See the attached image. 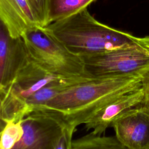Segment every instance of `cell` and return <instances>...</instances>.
Returning a JSON list of instances; mask_svg holds the SVG:
<instances>
[{
	"label": "cell",
	"instance_id": "obj_1",
	"mask_svg": "<svg viewBox=\"0 0 149 149\" xmlns=\"http://www.w3.org/2000/svg\"><path fill=\"white\" fill-rule=\"evenodd\" d=\"M141 86V75L94 78L77 84L33 109L62 127L76 130L97 111L119 96Z\"/></svg>",
	"mask_w": 149,
	"mask_h": 149
},
{
	"label": "cell",
	"instance_id": "obj_2",
	"mask_svg": "<svg viewBox=\"0 0 149 149\" xmlns=\"http://www.w3.org/2000/svg\"><path fill=\"white\" fill-rule=\"evenodd\" d=\"M43 27L80 56L106 52L139 38L99 22L87 8Z\"/></svg>",
	"mask_w": 149,
	"mask_h": 149
},
{
	"label": "cell",
	"instance_id": "obj_3",
	"mask_svg": "<svg viewBox=\"0 0 149 149\" xmlns=\"http://www.w3.org/2000/svg\"><path fill=\"white\" fill-rule=\"evenodd\" d=\"M20 38L29 58L44 70L66 78L92 76L87 72L82 58L71 52L45 28L31 27Z\"/></svg>",
	"mask_w": 149,
	"mask_h": 149
},
{
	"label": "cell",
	"instance_id": "obj_4",
	"mask_svg": "<svg viewBox=\"0 0 149 149\" xmlns=\"http://www.w3.org/2000/svg\"><path fill=\"white\" fill-rule=\"evenodd\" d=\"M80 57L87 72L96 78L141 75L149 69V36L106 52Z\"/></svg>",
	"mask_w": 149,
	"mask_h": 149
},
{
	"label": "cell",
	"instance_id": "obj_5",
	"mask_svg": "<svg viewBox=\"0 0 149 149\" xmlns=\"http://www.w3.org/2000/svg\"><path fill=\"white\" fill-rule=\"evenodd\" d=\"M144 95L141 86L112 100L97 111L84 124L87 131L102 135L114 123L130 111L143 107Z\"/></svg>",
	"mask_w": 149,
	"mask_h": 149
},
{
	"label": "cell",
	"instance_id": "obj_6",
	"mask_svg": "<svg viewBox=\"0 0 149 149\" xmlns=\"http://www.w3.org/2000/svg\"><path fill=\"white\" fill-rule=\"evenodd\" d=\"M24 133L12 149H52L62 127L44 116L30 113L22 120Z\"/></svg>",
	"mask_w": 149,
	"mask_h": 149
},
{
	"label": "cell",
	"instance_id": "obj_7",
	"mask_svg": "<svg viewBox=\"0 0 149 149\" xmlns=\"http://www.w3.org/2000/svg\"><path fill=\"white\" fill-rule=\"evenodd\" d=\"M117 139L128 149H149V110L142 107L113 125Z\"/></svg>",
	"mask_w": 149,
	"mask_h": 149
},
{
	"label": "cell",
	"instance_id": "obj_8",
	"mask_svg": "<svg viewBox=\"0 0 149 149\" xmlns=\"http://www.w3.org/2000/svg\"><path fill=\"white\" fill-rule=\"evenodd\" d=\"M27 56L22 38H12L0 21V88L11 83Z\"/></svg>",
	"mask_w": 149,
	"mask_h": 149
},
{
	"label": "cell",
	"instance_id": "obj_9",
	"mask_svg": "<svg viewBox=\"0 0 149 149\" xmlns=\"http://www.w3.org/2000/svg\"><path fill=\"white\" fill-rule=\"evenodd\" d=\"M0 21L13 38H20L33 27L20 10L16 0H0Z\"/></svg>",
	"mask_w": 149,
	"mask_h": 149
},
{
	"label": "cell",
	"instance_id": "obj_10",
	"mask_svg": "<svg viewBox=\"0 0 149 149\" xmlns=\"http://www.w3.org/2000/svg\"><path fill=\"white\" fill-rule=\"evenodd\" d=\"M95 1L48 0L47 25L64 19L87 8L90 3Z\"/></svg>",
	"mask_w": 149,
	"mask_h": 149
},
{
	"label": "cell",
	"instance_id": "obj_11",
	"mask_svg": "<svg viewBox=\"0 0 149 149\" xmlns=\"http://www.w3.org/2000/svg\"><path fill=\"white\" fill-rule=\"evenodd\" d=\"M73 149H128L115 136H102L90 133L72 140Z\"/></svg>",
	"mask_w": 149,
	"mask_h": 149
},
{
	"label": "cell",
	"instance_id": "obj_12",
	"mask_svg": "<svg viewBox=\"0 0 149 149\" xmlns=\"http://www.w3.org/2000/svg\"><path fill=\"white\" fill-rule=\"evenodd\" d=\"M22 120H10L0 134V149H12L21 139L23 133Z\"/></svg>",
	"mask_w": 149,
	"mask_h": 149
},
{
	"label": "cell",
	"instance_id": "obj_13",
	"mask_svg": "<svg viewBox=\"0 0 149 149\" xmlns=\"http://www.w3.org/2000/svg\"><path fill=\"white\" fill-rule=\"evenodd\" d=\"M34 17L41 27L48 23V0H27Z\"/></svg>",
	"mask_w": 149,
	"mask_h": 149
},
{
	"label": "cell",
	"instance_id": "obj_14",
	"mask_svg": "<svg viewBox=\"0 0 149 149\" xmlns=\"http://www.w3.org/2000/svg\"><path fill=\"white\" fill-rule=\"evenodd\" d=\"M76 130L69 127H62L52 149H73V134Z\"/></svg>",
	"mask_w": 149,
	"mask_h": 149
},
{
	"label": "cell",
	"instance_id": "obj_15",
	"mask_svg": "<svg viewBox=\"0 0 149 149\" xmlns=\"http://www.w3.org/2000/svg\"><path fill=\"white\" fill-rule=\"evenodd\" d=\"M141 87L144 95L143 107L149 110V69L141 74Z\"/></svg>",
	"mask_w": 149,
	"mask_h": 149
},
{
	"label": "cell",
	"instance_id": "obj_16",
	"mask_svg": "<svg viewBox=\"0 0 149 149\" xmlns=\"http://www.w3.org/2000/svg\"><path fill=\"white\" fill-rule=\"evenodd\" d=\"M4 88H0V134L6 125V122L5 120V117L3 112L2 103L4 97Z\"/></svg>",
	"mask_w": 149,
	"mask_h": 149
}]
</instances>
